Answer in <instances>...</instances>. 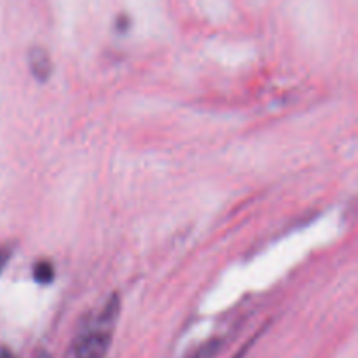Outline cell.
Returning a JSON list of instances; mask_svg holds the SVG:
<instances>
[{
	"mask_svg": "<svg viewBox=\"0 0 358 358\" xmlns=\"http://www.w3.org/2000/svg\"><path fill=\"white\" fill-rule=\"evenodd\" d=\"M119 297L112 296L94 324L80 334L73 348V358H105L112 343V329L119 317Z\"/></svg>",
	"mask_w": 358,
	"mask_h": 358,
	"instance_id": "6da1fadb",
	"label": "cell"
},
{
	"mask_svg": "<svg viewBox=\"0 0 358 358\" xmlns=\"http://www.w3.org/2000/svg\"><path fill=\"white\" fill-rule=\"evenodd\" d=\"M28 65H30V70L35 79L42 80V83L48 80L52 72V62L49 58V52L44 48H41V45H34L28 51Z\"/></svg>",
	"mask_w": 358,
	"mask_h": 358,
	"instance_id": "7a4b0ae2",
	"label": "cell"
},
{
	"mask_svg": "<svg viewBox=\"0 0 358 358\" xmlns=\"http://www.w3.org/2000/svg\"><path fill=\"white\" fill-rule=\"evenodd\" d=\"M34 278L38 283L52 282V278H55V268H52V264H49V262H38V264H35Z\"/></svg>",
	"mask_w": 358,
	"mask_h": 358,
	"instance_id": "3957f363",
	"label": "cell"
},
{
	"mask_svg": "<svg viewBox=\"0 0 358 358\" xmlns=\"http://www.w3.org/2000/svg\"><path fill=\"white\" fill-rule=\"evenodd\" d=\"M220 345H222V343H220L219 339H210L208 343H205L201 348L196 350L189 358H213L220 350Z\"/></svg>",
	"mask_w": 358,
	"mask_h": 358,
	"instance_id": "277c9868",
	"label": "cell"
},
{
	"mask_svg": "<svg viewBox=\"0 0 358 358\" xmlns=\"http://www.w3.org/2000/svg\"><path fill=\"white\" fill-rule=\"evenodd\" d=\"M9 257H10V250H9V248H0V273H2L3 266L7 264Z\"/></svg>",
	"mask_w": 358,
	"mask_h": 358,
	"instance_id": "5b68a950",
	"label": "cell"
},
{
	"mask_svg": "<svg viewBox=\"0 0 358 358\" xmlns=\"http://www.w3.org/2000/svg\"><path fill=\"white\" fill-rule=\"evenodd\" d=\"M0 358H16L13 355V353L9 352V350H6V348H0Z\"/></svg>",
	"mask_w": 358,
	"mask_h": 358,
	"instance_id": "8992f818",
	"label": "cell"
},
{
	"mask_svg": "<svg viewBox=\"0 0 358 358\" xmlns=\"http://www.w3.org/2000/svg\"><path fill=\"white\" fill-rule=\"evenodd\" d=\"M38 358H49L48 355H45V353H44V355H41V357H38Z\"/></svg>",
	"mask_w": 358,
	"mask_h": 358,
	"instance_id": "52a82bcc",
	"label": "cell"
}]
</instances>
